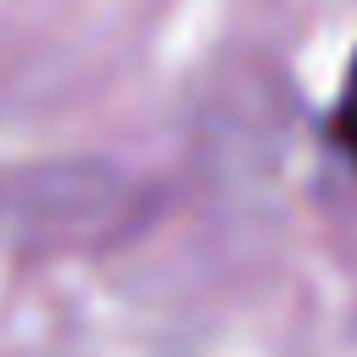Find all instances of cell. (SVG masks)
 <instances>
[{"instance_id": "cell-1", "label": "cell", "mask_w": 357, "mask_h": 357, "mask_svg": "<svg viewBox=\"0 0 357 357\" xmlns=\"http://www.w3.org/2000/svg\"><path fill=\"white\" fill-rule=\"evenodd\" d=\"M335 128H340L346 151L357 156V73H351V89H346V100H340V117H335Z\"/></svg>"}]
</instances>
